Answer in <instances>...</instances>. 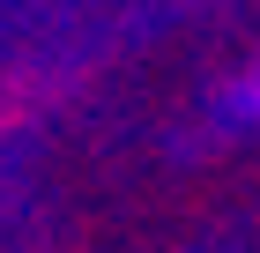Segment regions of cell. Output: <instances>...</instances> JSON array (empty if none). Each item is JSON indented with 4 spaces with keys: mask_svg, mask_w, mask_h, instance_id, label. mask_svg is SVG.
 Returning <instances> with one entry per match:
<instances>
[{
    "mask_svg": "<svg viewBox=\"0 0 260 253\" xmlns=\"http://www.w3.org/2000/svg\"><path fill=\"white\" fill-rule=\"evenodd\" d=\"M231 104H238V112H253V119H260V67H253V75L238 82V97H231Z\"/></svg>",
    "mask_w": 260,
    "mask_h": 253,
    "instance_id": "1",
    "label": "cell"
}]
</instances>
